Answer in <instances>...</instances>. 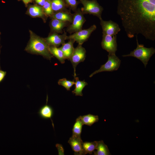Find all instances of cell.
Listing matches in <instances>:
<instances>
[{
	"label": "cell",
	"instance_id": "5",
	"mask_svg": "<svg viewBox=\"0 0 155 155\" xmlns=\"http://www.w3.org/2000/svg\"><path fill=\"white\" fill-rule=\"evenodd\" d=\"M108 60L100 68L91 73L89 77H92L94 74L103 71H112L118 70L121 62V60L116 56L115 54H109L108 55Z\"/></svg>",
	"mask_w": 155,
	"mask_h": 155
},
{
	"label": "cell",
	"instance_id": "17",
	"mask_svg": "<svg viewBox=\"0 0 155 155\" xmlns=\"http://www.w3.org/2000/svg\"><path fill=\"white\" fill-rule=\"evenodd\" d=\"M75 80V88L72 91L73 94H75L76 96H83L82 91L85 87L88 85V83L83 81H80L79 80V78L77 77L74 78Z\"/></svg>",
	"mask_w": 155,
	"mask_h": 155
},
{
	"label": "cell",
	"instance_id": "4",
	"mask_svg": "<svg viewBox=\"0 0 155 155\" xmlns=\"http://www.w3.org/2000/svg\"><path fill=\"white\" fill-rule=\"evenodd\" d=\"M83 5L81 11L84 14H89L98 17H101L103 10V8L98 3L96 0H80Z\"/></svg>",
	"mask_w": 155,
	"mask_h": 155
},
{
	"label": "cell",
	"instance_id": "14",
	"mask_svg": "<svg viewBox=\"0 0 155 155\" xmlns=\"http://www.w3.org/2000/svg\"><path fill=\"white\" fill-rule=\"evenodd\" d=\"M53 19H55L60 21L71 23L72 15L67 11H61L54 13L51 16Z\"/></svg>",
	"mask_w": 155,
	"mask_h": 155
},
{
	"label": "cell",
	"instance_id": "9",
	"mask_svg": "<svg viewBox=\"0 0 155 155\" xmlns=\"http://www.w3.org/2000/svg\"><path fill=\"white\" fill-rule=\"evenodd\" d=\"M101 45L102 48L108 52V54H115L117 50V35L103 34Z\"/></svg>",
	"mask_w": 155,
	"mask_h": 155
},
{
	"label": "cell",
	"instance_id": "2",
	"mask_svg": "<svg viewBox=\"0 0 155 155\" xmlns=\"http://www.w3.org/2000/svg\"><path fill=\"white\" fill-rule=\"evenodd\" d=\"M30 39L26 48L29 52L41 55L47 59L50 60L52 56L49 52V46L44 39L35 35L30 31Z\"/></svg>",
	"mask_w": 155,
	"mask_h": 155
},
{
	"label": "cell",
	"instance_id": "15",
	"mask_svg": "<svg viewBox=\"0 0 155 155\" xmlns=\"http://www.w3.org/2000/svg\"><path fill=\"white\" fill-rule=\"evenodd\" d=\"M69 23L53 18L50 25L52 29L54 32L56 33H61L63 32V29L68 25Z\"/></svg>",
	"mask_w": 155,
	"mask_h": 155
},
{
	"label": "cell",
	"instance_id": "8",
	"mask_svg": "<svg viewBox=\"0 0 155 155\" xmlns=\"http://www.w3.org/2000/svg\"><path fill=\"white\" fill-rule=\"evenodd\" d=\"M86 52L85 49L82 46V44H78L77 46L74 49L73 53L69 59L73 68L74 78L76 75L75 73L76 67L79 63L85 60Z\"/></svg>",
	"mask_w": 155,
	"mask_h": 155
},
{
	"label": "cell",
	"instance_id": "10",
	"mask_svg": "<svg viewBox=\"0 0 155 155\" xmlns=\"http://www.w3.org/2000/svg\"><path fill=\"white\" fill-rule=\"evenodd\" d=\"M99 19L102 29L103 34L111 36L116 35L121 30L118 24L116 23L111 20L104 21L101 17Z\"/></svg>",
	"mask_w": 155,
	"mask_h": 155
},
{
	"label": "cell",
	"instance_id": "20",
	"mask_svg": "<svg viewBox=\"0 0 155 155\" xmlns=\"http://www.w3.org/2000/svg\"><path fill=\"white\" fill-rule=\"evenodd\" d=\"M96 151L93 152L94 155H110L107 146L103 140L98 141Z\"/></svg>",
	"mask_w": 155,
	"mask_h": 155
},
{
	"label": "cell",
	"instance_id": "16",
	"mask_svg": "<svg viewBox=\"0 0 155 155\" xmlns=\"http://www.w3.org/2000/svg\"><path fill=\"white\" fill-rule=\"evenodd\" d=\"M82 123L84 125L91 126L99 120L98 115L89 114L78 117Z\"/></svg>",
	"mask_w": 155,
	"mask_h": 155
},
{
	"label": "cell",
	"instance_id": "29",
	"mask_svg": "<svg viewBox=\"0 0 155 155\" xmlns=\"http://www.w3.org/2000/svg\"><path fill=\"white\" fill-rule=\"evenodd\" d=\"M6 74V72L0 70V82L3 79Z\"/></svg>",
	"mask_w": 155,
	"mask_h": 155
},
{
	"label": "cell",
	"instance_id": "22",
	"mask_svg": "<svg viewBox=\"0 0 155 155\" xmlns=\"http://www.w3.org/2000/svg\"><path fill=\"white\" fill-rule=\"evenodd\" d=\"M38 113L42 118L45 119H50L53 115V110L50 106L46 104L39 110Z\"/></svg>",
	"mask_w": 155,
	"mask_h": 155
},
{
	"label": "cell",
	"instance_id": "18",
	"mask_svg": "<svg viewBox=\"0 0 155 155\" xmlns=\"http://www.w3.org/2000/svg\"><path fill=\"white\" fill-rule=\"evenodd\" d=\"M98 141L93 142H83L82 144V149L83 155L89 154H92L93 152L96 149Z\"/></svg>",
	"mask_w": 155,
	"mask_h": 155
},
{
	"label": "cell",
	"instance_id": "19",
	"mask_svg": "<svg viewBox=\"0 0 155 155\" xmlns=\"http://www.w3.org/2000/svg\"><path fill=\"white\" fill-rule=\"evenodd\" d=\"M28 13L32 17L42 18L44 14L43 7L37 5L30 6L28 8Z\"/></svg>",
	"mask_w": 155,
	"mask_h": 155
},
{
	"label": "cell",
	"instance_id": "3",
	"mask_svg": "<svg viewBox=\"0 0 155 155\" xmlns=\"http://www.w3.org/2000/svg\"><path fill=\"white\" fill-rule=\"evenodd\" d=\"M137 36H136L137 47L129 54L122 55L123 57H133L140 60L144 64L146 67L151 57L155 52V49L153 47L147 48L143 44H139L138 42Z\"/></svg>",
	"mask_w": 155,
	"mask_h": 155
},
{
	"label": "cell",
	"instance_id": "26",
	"mask_svg": "<svg viewBox=\"0 0 155 155\" xmlns=\"http://www.w3.org/2000/svg\"><path fill=\"white\" fill-rule=\"evenodd\" d=\"M58 83L59 85L63 86L67 90H70V88L75 84L74 80H69L65 78L59 80Z\"/></svg>",
	"mask_w": 155,
	"mask_h": 155
},
{
	"label": "cell",
	"instance_id": "24",
	"mask_svg": "<svg viewBox=\"0 0 155 155\" xmlns=\"http://www.w3.org/2000/svg\"><path fill=\"white\" fill-rule=\"evenodd\" d=\"M83 125V124L78 117L76 119L75 122L73 126L72 135L77 137H81Z\"/></svg>",
	"mask_w": 155,
	"mask_h": 155
},
{
	"label": "cell",
	"instance_id": "7",
	"mask_svg": "<svg viewBox=\"0 0 155 155\" xmlns=\"http://www.w3.org/2000/svg\"><path fill=\"white\" fill-rule=\"evenodd\" d=\"M96 28V25H93L88 29H82L69 36H67V40L73 39L78 44L82 45L87 40L92 32Z\"/></svg>",
	"mask_w": 155,
	"mask_h": 155
},
{
	"label": "cell",
	"instance_id": "13",
	"mask_svg": "<svg viewBox=\"0 0 155 155\" xmlns=\"http://www.w3.org/2000/svg\"><path fill=\"white\" fill-rule=\"evenodd\" d=\"M67 43L63 44L60 48L62 50L66 59L69 60L74 50L73 44L75 41L73 39L69 40Z\"/></svg>",
	"mask_w": 155,
	"mask_h": 155
},
{
	"label": "cell",
	"instance_id": "25",
	"mask_svg": "<svg viewBox=\"0 0 155 155\" xmlns=\"http://www.w3.org/2000/svg\"><path fill=\"white\" fill-rule=\"evenodd\" d=\"M44 14L47 16H51L53 14L51 5V0H46L43 6Z\"/></svg>",
	"mask_w": 155,
	"mask_h": 155
},
{
	"label": "cell",
	"instance_id": "28",
	"mask_svg": "<svg viewBox=\"0 0 155 155\" xmlns=\"http://www.w3.org/2000/svg\"><path fill=\"white\" fill-rule=\"evenodd\" d=\"M36 3L40 6L43 7L46 0H34Z\"/></svg>",
	"mask_w": 155,
	"mask_h": 155
},
{
	"label": "cell",
	"instance_id": "21",
	"mask_svg": "<svg viewBox=\"0 0 155 155\" xmlns=\"http://www.w3.org/2000/svg\"><path fill=\"white\" fill-rule=\"evenodd\" d=\"M49 50L51 54L55 57L62 64L64 63L66 59L63 53L60 48L49 46Z\"/></svg>",
	"mask_w": 155,
	"mask_h": 155
},
{
	"label": "cell",
	"instance_id": "11",
	"mask_svg": "<svg viewBox=\"0 0 155 155\" xmlns=\"http://www.w3.org/2000/svg\"><path fill=\"white\" fill-rule=\"evenodd\" d=\"M67 37V33L65 32L61 35L55 33L44 39L49 46L57 47L65 43Z\"/></svg>",
	"mask_w": 155,
	"mask_h": 155
},
{
	"label": "cell",
	"instance_id": "6",
	"mask_svg": "<svg viewBox=\"0 0 155 155\" xmlns=\"http://www.w3.org/2000/svg\"><path fill=\"white\" fill-rule=\"evenodd\" d=\"M86 21L84 14L80 9H78L72 15V22L67 27V31L71 34L82 30L83 25Z\"/></svg>",
	"mask_w": 155,
	"mask_h": 155
},
{
	"label": "cell",
	"instance_id": "12",
	"mask_svg": "<svg viewBox=\"0 0 155 155\" xmlns=\"http://www.w3.org/2000/svg\"><path fill=\"white\" fill-rule=\"evenodd\" d=\"M83 142L81 137H77L72 135L69 138L68 143L70 145L74 152L75 155H83L82 149Z\"/></svg>",
	"mask_w": 155,
	"mask_h": 155
},
{
	"label": "cell",
	"instance_id": "23",
	"mask_svg": "<svg viewBox=\"0 0 155 155\" xmlns=\"http://www.w3.org/2000/svg\"><path fill=\"white\" fill-rule=\"evenodd\" d=\"M52 8L54 11H66L65 4L63 0H51Z\"/></svg>",
	"mask_w": 155,
	"mask_h": 155
},
{
	"label": "cell",
	"instance_id": "27",
	"mask_svg": "<svg viewBox=\"0 0 155 155\" xmlns=\"http://www.w3.org/2000/svg\"><path fill=\"white\" fill-rule=\"evenodd\" d=\"M67 4L73 10L76 11L78 5V2L76 0H65Z\"/></svg>",
	"mask_w": 155,
	"mask_h": 155
},
{
	"label": "cell",
	"instance_id": "30",
	"mask_svg": "<svg viewBox=\"0 0 155 155\" xmlns=\"http://www.w3.org/2000/svg\"><path fill=\"white\" fill-rule=\"evenodd\" d=\"M26 5H27L29 3L32 2V0H22Z\"/></svg>",
	"mask_w": 155,
	"mask_h": 155
},
{
	"label": "cell",
	"instance_id": "1",
	"mask_svg": "<svg viewBox=\"0 0 155 155\" xmlns=\"http://www.w3.org/2000/svg\"><path fill=\"white\" fill-rule=\"evenodd\" d=\"M117 13L128 37L155 40V0H118Z\"/></svg>",
	"mask_w": 155,
	"mask_h": 155
}]
</instances>
